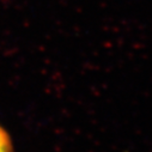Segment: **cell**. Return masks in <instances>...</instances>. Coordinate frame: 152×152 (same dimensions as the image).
<instances>
[{
  "mask_svg": "<svg viewBox=\"0 0 152 152\" xmlns=\"http://www.w3.org/2000/svg\"><path fill=\"white\" fill-rule=\"evenodd\" d=\"M0 152H13L11 137L1 126H0Z\"/></svg>",
  "mask_w": 152,
  "mask_h": 152,
  "instance_id": "6da1fadb",
  "label": "cell"
}]
</instances>
